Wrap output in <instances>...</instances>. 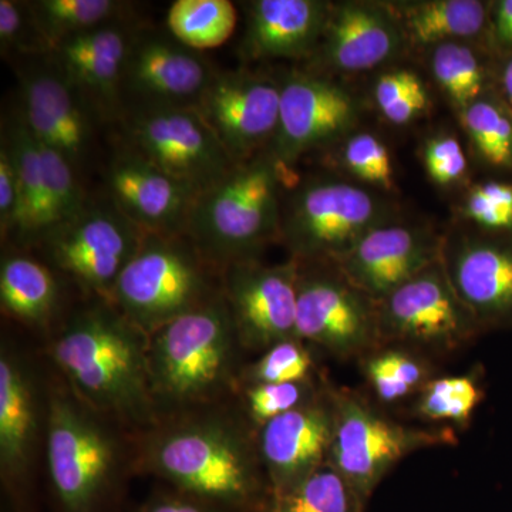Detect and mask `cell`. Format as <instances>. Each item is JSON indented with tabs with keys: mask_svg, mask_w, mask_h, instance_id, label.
I'll return each mask as SVG.
<instances>
[{
	"mask_svg": "<svg viewBox=\"0 0 512 512\" xmlns=\"http://www.w3.org/2000/svg\"><path fill=\"white\" fill-rule=\"evenodd\" d=\"M2 140L9 147L18 177V202L9 237L33 244L43 237L46 185L39 143L18 111L9 117Z\"/></svg>",
	"mask_w": 512,
	"mask_h": 512,
	"instance_id": "obj_26",
	"label": "cell"
},
{
	"mask_svg": "<svg viewBox=\"0 0 512 512\" xmlns=\"http://www.w3.org/2000/svg\"><path fill=\"white\" fill-rule=\"evenodd\" d=\"M194 106L232 160L244 163L274 141L281 86L245 70L217 72Z\"/></svg>",
	"mask_w": 512,
	"mask_h": 512,
	"instance_id": "obj_16",
	"label": "cell"
},
{
	"mask_svg": "<svg viewBox=\"0 0 512 512\" xmlns=\"http://www.w3.org/2000/svg\"><path fill=\"white\" fill-rule=\"evenodd\" d=\"M375 100L384 119L396 126L409 124L429 106L426 86L410 70L384 73L375 84Z\"/></svg>",
	"mask_w": 512,
	"mask_h": 512,
	"instance_id": "obj_36",
	"label": "cell"
},
{
	"mask_svg": "<svg viewBox=\"0 0 512 512\" xmlns=\"http://www.w3.org/2000/svg\"><path fill=\"white\" fill-rule=\"evenodd\" d=\"M343 167L359 180L390 191L394 187V171L389 150L382 140L369 133L348 138L340 151Z\"/></svg>",
	"mask_w": 512,
	"mask_h": 512,
	"instance_id": "obj_38",
	"label": "cell"
},
{
	"mask_svg": "<svg viewBox=\"0 0 512 512\" xmlns=\"http://www.w3.org/2000/svg\"><path fill=\"white\" fill-rule=\"evenodd\" d=\"M335 416L333 387L323 384L311 402L261 427L259 456L271 500L288 494L328 463Z\"/></svg>",
	"mask_w": 512,
	"mask_h": 512,
	"instance_id": "obj_18",
	"label": "cell"
},
{
	"mask_svg": "<svg viewBox=\"0 0 512 512\" xmlns=\"http://www.w3.org/2000/svg\"><path fill=\"white\" fill-rule=\"evenodd\" d=\"M137 30L127 20L111 23L70 37L49 53L94 113L104 117L123 114L121 86Z\"/></svg>",
	"mask_w": 512,
	"mask_h": 512,
	"instance_id": "obj_22",
	"label": "cell"
},
{
	"mask_svg": "<svg viewBox=\"0 0 512 512\" xmlns=\"http://www.w3.org/2000/svg\"><path fill=\"white\" fill-rule=\"evenodd\" d=\"M237 22V8L228 0H175L167 12L168 33L197 52L224 45Z\"/></svg>",
	"mask_w": 512,
	"mask_h": 512,
	"instance_id": "obj_33",
	"label": "cell"
},
{
	"mask_svg": "<svg viewBox=\"0 0 512 512\" xmlns=\"http://www.w3.org/2000/svg\"><path fill=\"white\" fill-rule=\"evenodd\" d=\"M0 49L3 55L49 56L29 3L0 0Z\"/></svg>",
	"mask_w": 512,
	"mask_h": 512,
	"instance_id": "obj_40",
	"label": "cell"
},
{
	"mask_svg": "<svg viewBox=\"0 0 512 512\" xmlns=\"http://www.w3.org/2000/svg\"><path fill=\"white\" fill-rule=\"evenodd\" d=\"M207 265L187 235L147 234L109 296L137 328L153 333L214 298Z\"/></svg>",
	"mask_w": 512,
	"mask_h": 512,
	"instance_id": "obj_7",
	"label": "cell"
},
{
	"mask_svg": "<svg viewBox=\"0 0 512 512\" xmlns=\"http://www.w3.org/2000/svg\"><path fill=\"white\" fill-rule=\"evenodd\" d=\"M336 416L328 463L367 507L377 487L404 458L426 448L456 446L450 427H420L394 420L380 404L333 387Z\"/></svg>",
	"mask_w": 512,
	"mask_h": 512,
	"instance_id": "obj_4",
	"label": "cell"
},
{
	"mask_svg": "<svg viewBox=\"0 0 512 512\" xmlns=\"http://www.w3.org/2000/svg\"><path fill=\"white\" fill-rule=\"evenodd\" d=\"M392 222L375 192L336 178L293 185L282 205L281 241L293 259L336 264L370 232Z\"/></svg>",
	"mask_w": 512,
	"mask_h": 512,
	"instance_id": "obj_6",
	"label": "cell"
},
{
	"mask_svg": "<svg viewBox=\"0 0 512 512\" xmlns=\"http://www.w3.org/2000/svg\"><path fill=\"white\" fill-rule=\"evenodd\" d=\"M247 10L239 55L254 62L311 55L322 39L330 6L319 0H254Z\"/></svg>",
	"mask_w": 512,
	"mask_h": 512,
	"instance_id": "obj_23",
	"label": "cell"
},
{
	"mask_svg": "<svg viewBox=\"0 0 512 512\" xmlns=\"http://www.w3.org/2000/svg\"><path fill=\"white\" fill-rule=\"evenodd\" d=\"M29 5L50 52L70 37L127 20L131 9V3L119 0H36Z\"/></svg>",
	"mask_w": 512,
	"mask_h": 512,
	"instance_id": "obj_30",
	"label": "cell"
},
{
	"mask_svg": "<svg viewBox=\"0 0 512 512\" xmlns=\"http://www.w3.org/2000/svg\"><path fill=\"white\" fill-rule=\"evenodd\" d=\"M57 282L50 269L25 255H8L0 266L3 309L26 323H45L55 311Z\"/></svg>",
	"mask_w": 512,
	"mask_h": 512,
	"instance_id": "obj_29",
	"label": "cell"
},
{
	"mask_svg": "<svg viewBox=\"0 0 512 512\" xmlns=\"http://www.w3.org/2000/svg\"><path fill=\"white\" fill-rule=\"evenodd\" d=\"M463 123L480 160L512 177V109L495 87L463 110Z\"/></svg>",
	"mask_w": 512,
	"mask_h": 512,
	"instance_id": "obj_31",
	"label": "cell"
},
{
	"mask_svg": "<svg viewBox=\"0 0 512 512\" xmlns=\"http://www.w3.org/2000/svg\"><path fill=\"white\" fill-rule=\"evenodd\" d=\"M151 464L183 494L231 512H265L271 501L261 456L227 426L188 424L151 448Z\"/></svg>",
	"mask_w": 512,
	"mask_h": 512,
	"instance_id": "obj_3",
	"label": "cell"
},
{
	"mask_svg": "<svg viewBox=\"0 0 512 512\" xmlns=\"http://www.w3.org/2000/svg\"><path fill=\"white\" fill-rule=\"evenodd\" d=\"M18 202V177L12 154L5 141L0 144V229L8 238Z\"/></svg>",
	"mask_w": 512,
	"mask_h": 512,
	"instance_id": "obj_43",
	"label": "cell"
},
{
	"mask_svg": "<svg viewBox=\"0 0 512 512\" xmlns=\"http://www.w3.org/2000/svg\"><path fill=\"white\" fill-rule=\"evenodd\" d=\"M104 180L114 207L144 235L185 234L192 207L201 194L126 143L110 158Z\"/></svg>",
	"mask_w": 512,
	"mask_h": 512,
	"instance_id": "obj_17",
	"label": "cell"
},
{
	"mask_svg": "<svg viewBox=\"0 0 512 512\" xmlns=\"http://www.w3.org/2000/svg\"><path fill=\"white\" fill-rule=\"evenodd\" d=\"M313 359L303 340L292 338L276 343L248 370L252 384L309 382Z\"/></svg>",
	"mask_w": 512,
	"mask_h": 512,
	"instance_id": "obj_37",
	"label": "cell"
},
{
	"mask_svg": "<svg viewBox=\"0 0 512 512\" xmlns=\"http://www.w3.org/2000/svg\"><path fill=\"white\" fill-rule=\"evenodd\" d=\"M143 330L117 309L96 306L74 316L53 346L57 365L97 409L144 416L151 390Z\"/></svg>",
	"mask_w": 512,
	"mask_h": 512,
	"instance_id": "obj_2",
	"label": "cell"
},
{
	"mask_svg": "<svg viewBox=\"0 0 512 512\" xmlns=\"http://www.w3.org/2000/svg\"><path fill=\"white\" fill-rule=\"evenodd\" d=\"M360 372L380 406L416 397L436 377L431 357L399 345H379L359 357Z\"/></svg>",
	"mask_w": 512,
	"mask_h": 512,
	"instance_id": "obj_28",
	"label": "cell"
},
{
	"mask_svg": "<svg viewBox=\"0 0 512 512\" xmlns=\"http://www.w3.org/2000/svg\"><path fill=\"white\" fill-rule=\"evenodd\" d=\"M19 116L45 146L77 171L92 153L94 111L47 56V64L20 73Z\"/></svg>",
	"mask_w": 512,
	"mask_h": 512,
	"instance_id": "obj_20",
	"label": "cell"
},
{
	"mask_svg": "<svg viewBox=\"0 0 512 512\" xmlns=\"http://www.w3.org/2000/svg\"><path fill=\"white\" fill-rule=\"evenodd\" d=\"M443 237L414 225H382L367 234L335 265L340 274L379 301L440 258Z\"/></svg>",
	"mask_w": 512,
	"mask_h": 512,
	"instance_id": "obj_21",
	"label": "cell"
},
{
	"mask_svg": "<svg viewBox=\"0 0 512 512\" xmlns=\"http://www.w3.org/2000/svg\"><path fill=\"white\" fill-rule=\"evenodd\" d=\"M375 302L380 345H399L429 357L467 348L483 329L458 298L437 261Z\"/></svg>",
	"mask_w": 512,
	"mask_h": 512,
	"instance_id": "obj_8",
	"label": "cell"
},
{
	"mask_svg": "<svg viewBox=\"0 0 512 512\" xmlns=\"http://www.w3.org/2000/svg\"><path fill=\"white\" fill-rule=\"evenodd\" d=\"M423 158L427 174L436 184H454L467 173V156L457 138H433L424 148Z\"/></svg>",
	"mask_w": 512,
	"mask_h": 512,
	"instance_id": "obj_42",
	"label": "cell"
},
{
	"mask_svg": "<svg viewBox=\"0 0 512 512\" xmlns=\"http://www.w3.org/2000/svg\"><path fill=\"white\" fill-rule=\"evenodd\" d=\"M137 512H231L218 505L205 503L191 495L183 494L181 497L167 495L156 498L141 507Z\"/></svg>",
	"mask_w": 512,
	"mask_h": 512,
	"instance_id": "obj_45",
	"label": "cell"
},
{
	"mask_svg": "<svg viewBox=\"0 0 512 512\" xmlns=\"http://www.w3.org/2000/svg\"><path fill=\"white\" fill-rule=\"evenodd\" d=\"M215 74L217 70L200 52L178 42L170 33L138 29L124 69L123 110L194 106Z\"/></svg>",
	"mask_w": 512,
	"mask_h": 512,
	"instance_id": "obj_15",
	"label": "cell"
},
{
	"mask_svg": "<svg viewBox=\"0 0 512 512\" xmlns=\"http://www.w3.org/2000/svg\"><path fill=\"white\" fill-rule=\"evenodd\" d=\"M402 42V26L389 10L366 3L330 6L320 39L323 64L339 72L375 69L389 60Z\"/></svg>",
	"mask_w": 512,
	"mask_h": 512,
	"instance_id": "obj_24",
	"label": "cell"
},
{
	"mask_svg": "<svg viewBox=\"0 0 512 512\" xmlns=\"http://www.w3.org/2000/svg\"><path fill=\"white\" fill-rule=\"evenodd\" d=\"M121 120L127 146L201 192L237 164L195 106L133 107Z\"/></svg>",
	"mask_w": 512,
	"mask_h": 512,
	"instance_id": "obj_9",
	"label": "cell"
},
{
	"mask_svg": "<svg viewBox=\"0 0 512 512\" xmlns=\"http://www.w3.org/2000/svg\"><path fill=\"white\" fill-rule=\"evenodd\" d=\"M461 212L481 231L512 232V181L490 180L474 185Z\"/></svg>",
	"mask_w": 512,
	"mask_h": 512,
	"instance_id": "obj_39",
	"label": "cell"
},
{
	"mask_svg": "<svg viewBox=\"0 0 512 512\" xmlns=\"http://www.w3.org/2000/svg\"><path fill=\"white\" fill-rule=\"evenodd\" d=\"M490 42L501 56L512 53V0L491 3Z\"/></svg>",
	"mask_w": 512,
	"mask_h": 512,
	"instance_id": "obj_44",
	"label": "cell"
},
{
	"mask_svg": "<svg viewBox=\"0 0 512 512\" xmlns=\"http://www.w3.org/2000/svg\"><path fill=\"white\" fill-rule=\"evenodd\" d=\"M47 458L63 512H104L113 483V443L86 410L64 397L50 403Z\"/></svg>",
	"mask_w": 512,
	"mask_h": 512,
	"instance_id": "obj_10",
	"label": "cell"
},
{
	"mask_svg": "<svg viewBox=\"0 0 512 512\" xmlns=\"http://www.w3.org/2000/svg\"><path fill=\"white\" fill-rule=\"evenodd\" d=\"M319 390L320 387L318 389L312 380L298 383L252 384L247 392L249 417L262 427L275 417L311 402Z\"/></svg>",
	"mask_w": 512,
	"mask_h": 512,
	"instance_id": "obj_41",
	"label": "cell"
},
{
	"mask_svg": "<svg viewBox=\"0 0 512 512\" xmlns=\"http://www.w3.org/2000/svg\"><path fill=\"white\" fill-rule=\"evenodd\" d=\"M441 262L484 333L512 330V232H454L443 237Z\"/></svg>",
	"mask_w": 512,
	"mask_h": 512,
	"instance_id": "obj_13",
	"label": "cell"
},
{
	"mask_svg": "<svg viewBox=\"0 0 512 512\" xmlns=\"http://www.w3.org/2000/svg\"><path fill=\"white\" fill-rule=\"evenodd\" d=\"M431 70L441 89L461 110H466L494 87L491 74L480 57L463 43L447 42L434 46Z\"/></svg>",
	"mask_w": 512,
	"mask_h": 512,
	"instance_id": "obj_34",
	"label": "cell"
},
{
	"mask_svg": "<svg viewBox=\"0 0 512 512\" xmlns=\"http://www.w3.org/2000/svg\"><path fill=\"white\" fill-rule=\"evenodd\" d=\"M353 488L329 463L298 487L272 498L265 512H365Z\"/></svg>",
	"mask_w": 512,
	"mask_h": 512,
	"instance_id": "obj_35",
	"label": "cell"
},
{
	"mask_svg": "<svg viewBox=\"0 0 512 512\" xmlns=\"http://www.w3.org/2000/svg\"><path fill=\"white\" fill-rule=\"evenodd\" d=\"M490 10L491 3L480 0H430L407 5L399 22L414 45L437 46L485 30L490 36Z\"/></svg>",
	"mask_w": 512,
	"mask_h": 512,
	"instance_id": "obj_27",
	"label": "cell"
},
{
	"mask_svg": "<svg viewBox=\"0 0 512 512\" xmlns=\"http://www.w3.org/2000/svg\"><path fill=\"white\" fill-rule=\"evenodd\" d=\"M292 168L271 147L249 158L201 192L185 235L211 265L228 268L255 261L281 241L284 190L292 188Z\"/></svg>",
	"mask_w": 512,
	"mask_h": 512,
	"instance_id": "obj_1",
	"label": "cell"
},
{
	"mask_svg": "<svg viewBox=\"0 0 512 512\" xmlns=\"http://www.w3.org/2000/svg\"><path fill=\"white\" fill-rule=\"evenodd\" d=\"M299 271L293 258L272 266L256 259L228 266L224 298L244 348L265 352L296 338Z\"/></svg>",
	"mask_w": 512,
	"mask_h": 512,
	"instance_id": "obj_14",
	"label": "cell"
},
{
	"mask_svg": "<svg viewBox=\"0 0 512 512\" xmlns=\"http://www.w3.org/2000/svg\"><path fill=\"white\" fill-rule=\"evenodd\" d=\"M36 433L35 397L25 370L3 353L0 359V461L19 478L28 468Z\"/></svg>",
	"mask_w": 512,
	"mask_h": 512,
	"instance_id": "obj_25",
	"label": "cell"
},
{
	"mask_svg": "<svg viewBox=\"0 0 512 512\" xmlns=\"http://www.w3.org/2000/svg\"><path fill=\"white\" fill-rule=\"evenodd\" d=\"M296 338L338 359H359L380 345L375 302L335 265L329 264L328 271L313 266L303 271L301 265Z\"/></svg>",
	"mask_w": 512,
	"mask_h": 512,
	"instance_id": "obj_11",
	"label": "cell"
},
{
	"mask_svg": "<svg viewBox=\"0 0 512 512\" xmlns=\"http://www.w3.org/2000/svg\"><path fill=\"white\" fill-rule=\"evenodd\" d=\"M144 237L109 200L107 204H87L79 215L40 242L60 271L83 288L110 295Z\"/></svg>",
	"mask_w": 512,
	"mask_h": 512,
	"instance_id": "obj_12",
	"label": "cell"
},
{
	"mask_svg": "<svg viewBox=\"0 0 512 512\" xmlns=\"http://www.w3.org/2000/svg\"><path fill=\"white\" fill-rule=\"evenodd\" d=\"M501 67L497 73V83L494 84L495 90L500 94L501 99L512 109V53L511 55L501 56Z\"/></svg>",
	"mask_w": 512,
	"mask_h": 512,
	"instance_id": "obj_46",
	"label": "cell"
},
{
	"mask_svg": "<svg viewBox=\"0 0 512 512\" xmlns=\"http://www.w3.org/2000/svg\"><path fill=\"white\" fill-rule=\"evenodd\" d=\"M356 121V101L348 90L325 77L296 74L281 86L271 150L292 168L303 154L345 136Z\"/></svg>",
	"mask_w": 512,
	"mask_h": 512,
	"instance_id": "obj_19",
	"label": "cell"
},
{
	"mask_svg": "<svg viewBox=\"0 0 512 512\" xmlns=\"http://www.w3.org/2000/svg\"><path fill=\"white\" fill-rule=\"evenodd\" d=\"M239 342L224 295L171 320L148 343L151 390L190 402L210 396L227 382Z\"/></svg>",
	"mask_w": 512,
	"mask_h": 512,
	"instance_id": "obj_5",
	"label": "cell"
},
{
	"mask_svg": "<svg viewBox=\"0 0 512 512\" xmlns=\"http://www.w3.org/2000/svg\"><path fill=\"white\" fill-rule=\"evenodd\" d=\"M485 390L478 373L436 376L424 384L413 402V414L443 427H467L483 402Z\"/></svg>",
	"mask_w": 512,
	"mask_h": 512,
	"instance_id": "obj_32",
	"label": "cell"
}]
</instances>
